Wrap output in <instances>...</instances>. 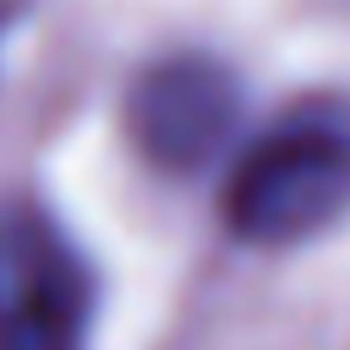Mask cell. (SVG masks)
<instances>
[{
	"instance_id": "1",
	"label": "cell",
	"mask_w": 350,
	"mask_h": 350,
	"mask_svg": "<svg viewBox=\"0 0 350 350\" xmlns=\"http://www.w3.org/2000/svg\"><path fill=\"white\" fill-rule=\"evenodd\" d=\"M350 213V104L301 98L268 120L224 180V224L246 246H301Z\"/></svg>"
},
{
	"instance_id": "2",
	"label": "cell",
	"mask_w": 350,
	"mask_h": 350,
	"mask_svg": "<svg viewBox=\"0 0 350 350\" xmlns=\"http://www.w3.org/2000/svg\"><path fill=\"white\" fill-rule=\"evenodd\" d=\"M93 268L44 208H0V350H88Z\"/></svg>"
},
{
	"instance_id": "3",
	"label": "cell",
	"mask_w": 350,
	"mask_h": 350,
	"mask_svg": "<svg viewBox=\"0 0 350 350\" xmlns=\"http://www.w3.org/2000/svg\"><path fill=\"white\" fill-rule=\"evenodd\" d=\"M241 77L213 55H164L137 71L126 93V131L137 153L164 175H197L219 164L241 131Z\"/></svg>"
},
{
	"instance_id": "4",
	"label": "cell",
	"mask_w": 350,
	"mask_h": 350,
	"mask_svg": "<svg viewBox=\"0 0 350 350\" xmlns=\"http://www.w3.org/2000/svg\"><path fill=\"white\" fill-rule=\"evenodd\" d=\"M5 27H11V0H0V38H5Z\"/></svg>"
}]
</instances>
